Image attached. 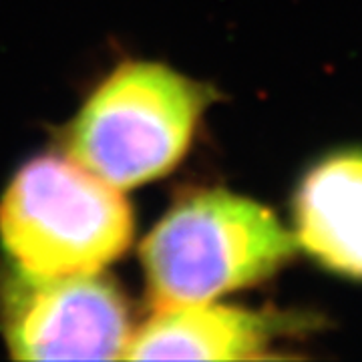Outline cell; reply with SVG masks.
<instances>
[{
    "label": "cell",
    "instance_id": "6da1fadb",
    "mask_svg": "<svg viewBox=\"0 0 362 362\" xmlns=\"http://www.w3.org/2000/svg\"><path fill=\"white\" fill-rule=\"evenodd\" d=\"M294 240L268 207L223 189L180 202L141 244L156 310L214 302L270 278Z\"/></svg>",
    "mask_w": 362,
    "mask_h": 362
},
{
    "label": "cell",
    "instance_id": "7a4b0ae2",
    "mask_svg": "<svg viewBox=\"0 0 362 362\" xmlns=\"http://www.w3.org/2000/svg\"><path fill=\"white\" fill-rule=\"evenodd\" d=\"M131 240L125 197L73 159L26 163L0 202V242L13 266L30 274L103 272Z\"/></svg>",
    "mask_w": 362,
    "mask_h": 362
},
{
    "label": "cell",
    "instance_id": "3957f363",
    "mask_svg": "<svg viewBox=\"0 0 362 362\" xmlns=\"http://www.w3.org/2000/svg\"><path fill=\"white\" fill-rule=\"evenodd\" d=\"M209 90L157 63H125L105 78L69 133V156L117 189L137 187L185 156Z\"/></svg>",
    "mask_w": 362,
    "mask_h": 362
},
{
    "label": "cell",
    "instance_id": "277c9868",
    "mask_svg": "<svg viewBox=\"0 0 362 362\" xmlns=\"http://www.w3.org/2000/svg\"><path fill=\"white\" fill-rule=\"evenodd\" d=\"M0 326L16 361H115L131 340L125 298L103 272L40 276L13 266Z\"/></svg>",
    "mask_w": 362,
    "mask_h": 362
},
{
    "label": "cell",
    "instance_id": "5b68a950",
    "mask_svg": "<svg viewBox=\"0 0 362 362\" xmlns=\"http://www.w3.org/2000/svg\"><path fill=\"white\" fill-rule=\"evenodd\" d=\"M284 322L256 312L211 302L156 310L131 334L123 361H250L264 358V349Z\"/></svg>",
    "mask_w": 362,
    "mask_h": 362
},
{
    "label": "cell",
    "instance_id": "8992f818",
    "mask_svg": "<svg viewBox=\"0 0 362 362\" xmlns=\"http://www.w3.org/2000/svg\"><path fill=\"white\" fill-rule=\"evenodd\" d=\"M296 242L338 276L362 280V151L322 159L294 202Z\"/></svg>",
    "mask_w": 362,
    "mask_h": 362
}]
</instances>
